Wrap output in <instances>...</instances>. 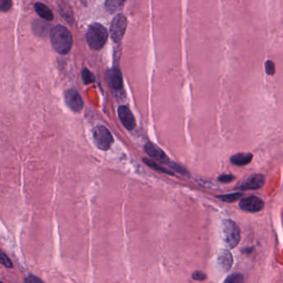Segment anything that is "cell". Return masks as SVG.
<instances>
[{
    "instance_id": "1",
    "label": "cell",
    "mask_w": 283,
    "mask_h": 283,
    "mask_svg": "<svg viewBox=\"0 0 283 283\" xmlns=\"http://www.w3.org/2000/svg\"><path fill=\"white\" fill-rule=\"evenodd\" d=\"M51 42L56 52L67 54L72 47V36L66 27L57 25L54 27L51 32Z\"/></svg>"
},
{
    "instance_id": "2",
    "label": "cell",
    "mask_w": 283,
    "mask_h": 283,
    "mask_svg": "<svg viewBox=\"0 0 283 283\" xmlns=\"http://www.w3.org/2000/svg\"><path fill=\"white\" fill-rule=\"evenodd\" d=\"M86 39L91 49L100 50L107 42V29L100 23H93L89 27L86 33Z\"/></svg>"
},
{
    "instance_id": "3",
    "label": "cell",
    "mask_w": 283,
    "mask_h": 283,
    "mask_svg": "<svg viewBox=\"0 0 283 283\" xmlns=\"http://www.w3.org/2000/svg\"><path fill=\"white\" fill-rule=\"evenodd\" d=\"M222 236L229 249H235L240 241V230L234 221L225 220L222 223Z\"/></svg>"
},
{
    "instance_id": "4",
    "label": "cell",
    "mask_w": 283,
    "mask_h": 283,
    "mask_svg": "<svg viewBox=\"0 0 283 283\" xmlns=\"http://www.w3.org/2000/svg\"><path fill=\"white\" fill-rule=\"evenodd\" d=\"M94 140L98 148L107 151L114 143V138L110 130L105 126H97L93 131Z\"/></svg>"
},
{
    "instance_id": "5",
    "label": "cell",
    "mask_w": 283,
    "mask_h": 283,
    "mask_svg": "<svg viewBox=\"0 0 283 283\" xmlns=\"http://www.w3.org/2000/svg\"><path fill=\"white\" fill-rule=\"evenodd\" d=\"M127 19L123 14H118L113 19L110 26V35L111 38L115 42H120L125 36L126 27H127Z\"/></svg>"
},
{
    "instance_id": "6",
    "label": "cell",
    "mask_w": 283,
    "mask_h": 283,
    "mask_svg": "<svg viewBox=\"0 0 283 283\" xmlns=\"http://www.w3.org/2000/svg\"><path fill=\"white\" fill-rule=\"evenodd\" d=\"M144 149H145L146 154L149 155V156L153 160L157 161L159 163L163 164V165L171 167L172 162L170 161V159L168 158V156H166V154L161 148H159L156 145L148 142L144 146Z\"/></svg>"
},
{
    "instance_id": "7",
    "label": "cell",
    "mask_w": 283,
    "mask_h": 283,
    "mask_svg": "<svg viewBox=\"0 0 283 283\" xmlns=\"http://www.w3.org/2000/svg\"><path fill=\"white\" fill-rule=\"evenodd\" d=\"M239 207L247 212L256 213L261 211L264 207V200L257 196L244 198L239 202Z\"/></svg>"
},
{
    "instance_id": "8",
    "label": "cell",
    "mask_w": 283,
    "mask_h": 283,
    "mask_svg": "<svg viewBox=\"0 0 283 283\" xmlns=\"http://www.w3.org/2000/svg\"><path fill=\"white\" fill-rule=\"evenodd\" d=\"M65 100L66 105L74 112H81L84 107L83 100L81 95L73 89L65 92Z\"/></svg>"
},
{
    "instance_id": "9",
    "label": "cell",
    "mask_w": 283,
    "mask_h": 283,
    "mask_svg": "<svg viewBox=\"0 0 283 283\" xmlns=\"http://www.w3.org/2000/svg\"><path fill=\"white\" fill-rule=\"evenodd\" d=\"M118 115L125 129H127L128 130H133L135 129L136 125L135 119L131 110L127 106L125 105L120 106L118 109Z\"/></svg>"
},
{
    "instance_id": "10",
    "label": "cell",
    "mask_w": 283,
    "mask_h": 283,
    "mask_svg": "<svg viewBox=\"0 0 283 283\" xmlns=\"http://www.w3.org/2000/svg\"><path fill=\"white\" fill-rule=\"evenodd\" d=\"M265 183V177L262 174H254L249 176L239 186L240 190H258L264 186Z\"/></svg>"
},
{
    "instance_id": "11",
    "label": "cell",
    "mask_w": 283,
    "mask_h": 283,
    "mask_svg": "<svg viewBox=\"0 0 283 283\" xmlns=\"http://www.w3.org/2000/svg\"><path fill=\"white\" fill-rule=\"evenodd\" d=\"M108 81L110 86L115 91H120L123 87V76L120 69L117 67L108 71Z\"/></svg>"
},
{
    "instance_id": "12",
    "label": "cell",
    "mask_w": 283,
    "mask_h": 283,
    "mask_svg": "<svg viewBox=\"0 0 283 283\" xmlns=\"http://www.w3.org/2000/svg\"><path fill=\"white\" fill-rule=\"evenodd\" d=\"M233 256L228 250H222L217 257V264L219 269L223 272H227L232 268Z\"/></svg>"
},
{
    "instance_id": "13",
    "label": "cell",
    "mask_w": 283,
    "mask_h": 283,
    "mask_svg": "<svg viewBox=\"0 0 283 283\" xmlns=\"http://www.w3.org/2000/svg\"><path fill=\"white\" fill-rule=\"evenodd\" d=\"M253 160V154L251 153H238L235 154L230 158L231 163L236 166H245L250 163Z\"/></svg>"
},
{
    "instance_id": "14",
    "label": "cell",
    "mask_w": 283,
    "mask_h": 283,
    "mask_svg": "<svg viewBox=\"0 0 283 283\" xmlns=\"http://www.w3.org/2000/svg\"><path fill=\"white\" fill-rule=\"evenodd\" d=\"M35 10L37 12V14L43 19L51 21L53 19V13L51 12V9L47 7V5L41 3V2H37L34 6Z\"/></svg>"
},
{
    "instance_id": "15",
    "label": "cell",
    "mask_w": 283,
    "mask_h": 283,
    "mask_svg": "<svg viewBox=\"0 0 283 283\" xmlns=\"http://www.w3.org/2000/svg\"><path fill=\"white\" fill-rule=\"evenodd\" d=\"M125 1L126 0H106L105 8L110 13H115L122 8Z\"/></svg>"
},
{
    "instance_id": "16",
    "label": "cell",
    "mask_w": 283,
    "mask_h": 283,
    "mask_svg": "<svg viewBox=\"0 0 283 283\" xmlns=\"http://www.w3.org/2000/svg\"><path fill=\"white\" fill-rule=\"evenodd\" d=\"M143 161L147 166H150L151 168L154 169V170H156V171H160V172H162V173L168 174V175H171V176H173L174 175L172 171H169L167 169L164 168L162 166H160L159 164L156 163V161H151L150 159L147 158H143Z\"/></svg>"
},
{
    "instance_id": "17",
    "label": "cell",
    "mask_w": 283,
    "mask_h": 283,
    "mask_svg": "<svg viewBox=\"0 0 283 283\" xmlns=\"http://www.w3.org/2000/svg\"><path fill=\"white\" fill-rule=\"evenodd\" d=\"M242 197L241 193H234L228 195H219L218 198L225 202H235Z\"/></svg>"
},
{
    "instance_id": "18",
    "label": "cell",
    "mask_w": 283,
    "mask_h": 283,
    "mask_svg": "<svg viewBox=\"0 0 283 283\" xmlns=\"http://www.w3.org/2000/svg\"><path fill=\"white\" fill-rule=\"evenodd\" d=\"M82 79H83V81L86 85L93 83L94 81H95L93 74L87 68L84 69L83 71H82Z\"/></svg>"
},
{
    "instance_id": "19",
    "label": "cell",
    "mask_w": 283,
    "mask_h": 283,
    "mask_svg": "<svg viewBox=\"0 0 283 283\" xmlns=\"http://www.w3.org/2000/svg\"><path fill=\"white\" fill-rule=\"evenodd\" d=\"M224 283H244V276L240 274H231L225 279Z\"/></svg>"
},
{
    "instance_id": "20",
    "label": "cell",
    "mask_w": 283,
    "mask_h": 283,
    "mask_svg": "<svg viewBox=\"0 0 283 283\" xmlns=\"http://www.w3.org/2000/svg\"><path fill=\"white\" fill-rule=\"evenodd\" d=\"M0 264H2L6 268H8V269H12V262L1 249H0Z\"/></svg>"
},
{
    "instance_id": "21",
    "label": "cell",
    "mask_w": 283,
    "mask_h": 283,
    "mask_svg": "<svg viewBox=\"0 0 283 283\" xmlns=\"http://www.w3.org/2000/svg\"><path fill=\"white\" fill-rule=\"evenodd\" d=\"M12 0H0V11L7 12L12 7Z\"/></svg>"
},
{
    "instance_id": "22",
    "label": "cell",
    "mask_w": 283,
    "mask_h": 283,
    "mask_svg": "<svg viewBox=\"0 0 283 283\" xmlns=\"http://www.w3.org/2000/svg\"><path fill=\"white\" fill-rule=\"evenodd\" d=\"M265 69H266L267 74H269L270 76H273L275 73V65L272 61H266Z\"/></svg>"
},
{
    "instance_id": "23",
    "label": "cell",
    "mask_w": 283,
    "mask_h": 283,
    "mask_svg": "<svg viewBox=\"0 0 283 283\" xmlns=\"http://www.w3.org/2000/svg\"><path fill=\"white\" fill-rule=\"evenodd\" d=\"M25 283H44L43 282L37 278V277L34 276V275H30V276L27 277V279H25Z\"/></svg>"
},
{
    "instance_id": "24",
    "label": "cell",
    "mask_w": 283,
    "mask_h": 283,
    "mask_svg": "<svg viewBox=\"0 0 283 283\" xmlns=\"http://www.w3.org/2000/svg\"><path fill=\"white\" fill-rule=\"evenodd\" d=\"M234 179H235V176L232 175H222L218 178V180L223 183H228V182L232 181Z\"/></svg>"
},
{
    "instance_id": "25",
    "label": "cell",
    "mask_w": 283,
    "mask_h": 283,
    "mask_svg": "<svg viewBox=\"0 0 283 283\" xmlns=\"http://www.w3.org/2000/svg\"><path fill=\"white\" fill-rule=\"evenodd\" d=\"M193 279L197 281H203L206 279V275L201 271H196L195 274H193Z\"/></svg>"
},
{
    "instance_id": "26",
    "label": "cell",
    "mask_w": 283,
    "mask_h": 283,
    "mask_svg": "<svg viewBox=\"0 0 283 283\" xmlns=\"http://www.w3.org/2000/svg\"><path fill=\"white\" fill-rule=\"evenodd\" d=\"M0 283H2V282H0Z\"/></svg>"
}]
</instances>
